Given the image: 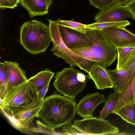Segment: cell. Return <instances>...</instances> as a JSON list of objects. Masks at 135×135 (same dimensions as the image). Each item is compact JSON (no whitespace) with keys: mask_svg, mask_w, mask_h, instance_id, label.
<instances>
[{"mask_svg":"<svg viewBox=\"0 0 135 135\" xmlns=\"http://www.w3.org/2000/svg\"><path fill=\"white\" fill-rule=\"evenodd\" d=\"M76 102L55 91L44 98L38 118L55 128L71 124L77 113Z\"/></svg>","mask_w":135,"mask_h":135,"instance_id":"1","label":"cell"},{"mask_svg":"<svg viewBox=\"0 0 135 135\" xmlns=\"http://www.w3.org/2000/svg\"><path fill=\"white\" fill-rule=\"evenodd\" d=\"M3 109L8 114L15 117L22 112L42 105L34 86L28 80L10 88L3 99Z\"/></svg>","mask_w":135,"mask_h":135,"instance_id":"2","label":"cell"},{"mask_svg":"<svg viewBox=\"0 0 135 135\" xmlns=\"http://www.w3.org/2000/svg\"><path fill=\"white\" fill-rule=\"evenodd\" d=\"M51 42L49 25L35 20L21 25L20 43L31 54L35 55L44 52Z\"/></svg>","mask_w":135,"mask_h":135,"instance_id":"3","label":"cell"},{"mask_svg":"<svg viewBox=\"0 0 135 135\" xmlns=\"http://www.w3.org/2000/svg\"><path fill=\"white\" fill-rule=\"evenodd\" d=\"M72 66L56 72L53 84L59 93L74 100L84 90L89 78L88 75Z\"/></svg>","mask_w":135,"mask_h":135,"instance_id":"4","label":"cell"},{"mask_svg":"<svg viewBox=\"0 0 135 135\" xmlns=\"http://www.w3.org/2000/svg\"><path fill=\"white\" fill-rule=\"evenodd\" d=\"M86 35L94 43L90 50L94 61L105 68L111 66L117 58L116 49L109 42L101 30L87 29Z\"/></svg>","mask_w":135,"mask_h":135,"instance_id":"5","label":"cell"},{"mask_svg":"<svg viewBox=\"0 0 135 135\" xmlns=\"http://www.w3.org/2000/svg\"><path fill=\"white\" fill-rule=\"evenodd\" d=\"M47 20L49 23L50 39L53 44L51 51L57 58L62 59L71 66H77L81 69L84 58L67 47L62 40L56 21Z\"/></svg>","mask_w":135,"mask_h":135,"instance_id":"6","label":"cell"},{"mask_svg":"<svg viewBox=\"0 0 135 135\" xmlns=\"http://www.w3.org/2000/svg\"><path fill=\"white\" fill-rule=\"evenodd\" d=\"M72 126L85 135H116L119 132L118 128L108 120L99 117H93L75 120Z\"/></svg>","mask_w":135,"mask_h":135,"instance_id":"7","label":"cell"},{"mask_svg":"<svg viewBox=\"0 0 135 135\" xmlns=\"http://www.w3.org/2000/svg\"><path fill=\"white\" fill-rule=\"evenodd\" d=\"M101 30L115 48L135 46V34L124 27H111Z\"/></svg>","mask_w":135,"mask_h":135,"instance_id":"8","label":"cell"},{"mask_svg":"<svg viewBox=\"0 0 135 135\" xmlns=\"http://www.w3.org/2000/svg\"><path fill=\"white\" fill-rule=\"evenodd\" d=\"M57 25L62 40L69 49L71 50L89 47L93 45V42L86 34L61 25Z\"/></svg>","mask_w":135,"mask_h":135,"instance_id":"9","label":"cell"},{"mask_svg":"<svg viewBox=\"0 0 135 135\" xmlns=\"http://www.w3.org/2000/svg\"><path fill=\"white\" fill-rule=\"evenodd\" d=\"M127 18L133 19L131 14L124 6L115 4L104 10H100L94 18L96 23L117 22Z\"/></svg>","mask_w":135,"mask_h":135,"instance_id":"10","label":"cell"},{"mask_svg":"<svg viewBox=\"0 0 135 135\" xmlns=\"http://www.w3.org/2000/svg\"><path fill=\"white\" fill-rule=\"evenodd\" d=\"M106 101L104 96L98 92L88 94L81 99L77 104V113L84 118L93 117L95 108Z\"/></svg>","mask_w":135,"mask_h":135,"instance_id":"11","label":"cell"},{"mask_svg":"<svg viewBox=\"0 0 135 135\" xmlns=\"http://www.w3.org/2000/svg\"><path fill=\"white\" fill-rule=\"evenodd\" d=\"M88 75L98 89L113 88V82L107 69L97 62L92 66Z\"/></svg>","mask_w":135,"mask_h":135,"instance_id":"12","label":"cell"},{"mask_svg":"<svg viewBox=\"0 0 135 135\" xmlns=\"http://www.w3.org/2000/svg\"><path fill=\"white\" fill-rule=\"evenodd\" d=\"M3 67L8 79L10 88L27 81L26 71L21 68L16 61L4 60Z\"/></svg>","mask_w":135,"mask_h":135,"instance_id":"13","label":"cell"},{"mask_svg":"<svg viewBox=\"0 0 135 135\" xmlns=\"http://www.w3.org/2000/svg\"><path fill=\"white\" fill-rule=\"evenodd\" d=\"M113 83L114 92L120 93L126 89L132 78L135 69L130 70L107 69Z\"/></svg>","mask_w":135,"mask_h":135,"instance_id":"14","label":"cell"},{"mask_svg":"<svg viewBox=\"0 0 135 135\" xmlns=\"http://www.w3.org/2000/svg\"><path fill=\"white\" fill-rule=\"evenodd\" d=\"M19 3L32 18L47 14L52 0H20Z\"/></svg>","mask_w":135,"mask_h":135,"instance_id":"15","label":"cell"},{"mask_svg":"<svg viewBox=\"0 0 135 135\" xmlns=\"http://www.w3.org/2000/svg\"><path fill=\"white\" fill-rule=\"evenodd\" d=\"M117 53L116 69H124L135 58V46L116 48Z\"/></svg>","mask_w":135,"mask_h":135,"instance_id":"16","label":"cell"},{"mask_svg":"<svg viewBox=\"0 0 135 135\" xmlns=\"http://www.w3.org/2000/svg\"><path fill=\"white\" fill-rule=\"evenodd\" d=\"M135 91V71L125 90L120 93L118 102L111 114L125 105L134 102L133 94Z\"/></svg>","mask_w":135,"mask_h":135,"instance_id":"17","label":"cell"},{"mask_svg":"<svg viewBox=\"0 0 135 135\" xmlns=\"http://www.w3.org/2000/svg\"><path fill=\"white\" fill-rule=\"evenodd\" d=\"M54 73L46 68L35 75L31 77L28 81L35 87L38 92L43 88L54 76Z\"/></svg>","mask_w":135,"mask_h":135,"instance_id":"18","label":"cell"},{"mask_svg":"<svg viewBox=\"0 0 135 135\" xmlns=\"http://www.w3.org/2000/svg\"><path fill=\"white\" fill-rule=\"evenodd\" d=\"M42 106L23 112L14 117L22 129L27 128L35 117L38 118Z\"/></svg>","mask_w":135,"mask_h":135,"instance_id":"19","label":"cell"},{"mask_svg":"<svg viewBox=\"0 0 135 135\" xmlns=\"http://www.w3.org/2000/svg\"><path fill=\"white\" fill-rule=\"evenodd\" d=\"M112 114L118 115L128 123L135 126V102L125 105Z\"/></svg>","mask_w":135,"mask_h":135,"instance_id":"20","label":"cell"},{"mask_svg":"<svg viewBox=\"0 0 135 135\" xmlns=\"http://www.w3.org/2000/svg\"><path fill=\"white\" fill-rule=\"evenodd\" d=\"M90 47L72 49L71 50L84 58L81 69L89 73L92 66L96 63L94 60L90 51Z\"/></svg>","mask_w":135,"mask_h":135,"instance_id":"21","label":"cell"},{"mask_svg":"<svg viewBox=\"0 0 135 135\" xmlns=\"http://www.w3.org/2000/svg\"><path fill=\"white\" fill-rule=\"evenodd\" d=\"M119 95L120 93L114 92L107 96V100L100 113V118L105 119L111 114L118 102Z\"/></svg>","mask_w":135,"mask_h":135,"instance_id":"22","label":"cell"},{"mask_svg":"<svg viewBox=\"0 0 135 135\" xmlns=\"http://www.w3.org/2000/svg\"><path fill=\"white\" fill-rule=\"evenodd\" d=\"M130 23L127 20L114 22H95L87 25L86 29L89 30H102L105 28L114 27H124L129 25Z\"/></svg>","mask_w":135,"mask_h":135,"instance_id":"23","label":"cell"},{"mask_svg":"<svg viewBox=\"0 0 135 135\" xmlns=\"http://www.w3.org/2000/svg\"><path fill=\"white\" fill-rule=\"evenodd\" d=\"M0 99L3 100L9 89V81L5 71L3 63H0Z\"/></svg>","mask_w":135,"mask_h":135,"instance_id":"24","label":"cell"},{"mask_svg":"<svg viewBox=\"0 0 135 135\" xmlns=\"http://www.w3.org/2000/svg\"><path fill=\"white\" fill-rule=\"evenodd\" d=\"M55 21L57 25L75 30L83 34L86 33V25L73 21L63 20L60 19Z\"/></svg>","mask_w":135,"mask_h":135,"instance_id":"25","label":"cell"},{"mask_svg":"<svg viewBox=\"0 0 135 135\" xmlns=\"http://www.w3.org/2000/svg\"><path fill=\"white\" fill-rule=\"evenodd\" d=\"M37 127H33L31 130L34 132L46 134L61 135V133L57 132L55 128L51 126L45 124L40 120H36Z\"/></svg>","mask_w":135,"mask_h":135,"instance_id":"26","label":"cell"},{"mask_svg":"<svg viewBox=\"0 0 135 135\" xmlns=\"http://www.w3.org/2000/svg\"><path fill=\"white\" fill-rule=\"evenodd\" d=\"M90 4L100 10H104L115 3V0H89Z\"/></svg>","mask_w":135,"mask_h":135,"instance_id":"27","label":"cell"},{"mask_svg":"<svg viewBox=\"0 0 135 135\" xmlns=\"http://www.w3.org/2000/svg\"><path fill=\"white\" fill-rule=\"evenodd\" d=\"M61 133V135H85L73 127L71 124L63 126Z\"/></svg>","mask_w":135,"mask_h":135,"instance_id":"28","label":"cell"},{"mask_svg":"<svg viewBox=\"0 0 135 135\" xmlns=\"http://www.w3.org/2000/svg\"><path fill=\"white\" fill-rule=\"evenodd\" d=\"M20 0H0V8L14 9L18 6Z\"/></svg>","mask_w":135,"mask_h":135,"instance_id":"29","label":"cell"},{"mask_svg":"<svg viewBox=\"0 0 135 135\" xmlns=\"http://www.w3.org/2000/svg\"><path fill=\"white\" fill-rule=\"evenodd\" d=\"M124 6L130 12L135 20V0H131Z\"/></svg>","mask_w":135,"mask_h":135,"instance_id":"30","label":"cell"},{"mask_svg":"<svg viewBox=\"0 0 135 135\" xmlns=\"http://www.w3.org/2000/svg\"><path fill=\"white\" fill-rule=\"evenodd\" d=\"M50 82H49L43 88L38 92V94L40 99L43 100L44 97L48 90Z\"/></svg>","mask_w":135,"mask_h":135,"instance_id":"31","label":"cell"},{"mask_svg":"<svg viewBox=\"0 0 135 135\" xmlns=\"http://www.w3.org/2000/svg\"><path fill=\"white\" fill-rule=\"evenodd\" d=\"M131 0H115L114 4L120 5H124Z\"/></svg>","mask_w":135,"mask_h":135,"instance_id":"32","label":"cell"},{"mask_svg":"<svg viewBox=\"0 0 135 135\" xmlns=\"http://www.w3.org/2000/svg\"><path fill=\"white\" fill-rule=\"evenodd\" d=\"M134 69H135V58L123 69L130 70Z\"/></svg>","mask_w":135,"mask_h":135,"instance_id":"33","label":"cell"},{"mask_svg":"<svg viewBox=\"0 0 135 135\" xmlns=\"http://www.w3.org/2000/svg\"><path fill=\"white\" fill-rule=\"evenodd\" d=\"M4 104V101L3 100L0 99V109L3 108Z\"/></svg>","mask_w":135,"mask_h":135,"instance_id":"34","label":"cell"},{"mask_svg":"<svg viewBox=\"0 0 135 135\" xmlns=\"http://www.w3.org/2000/svg\"><path fill=\"white\" fill-rule=\"evenodd\" d=\"M133 99L134 102L135 103V91L134 92L133 94Z\"/></svg>","mask_w":135,"mask_h":135,"instance_id":"35","label":"cell"}]
</instances>
